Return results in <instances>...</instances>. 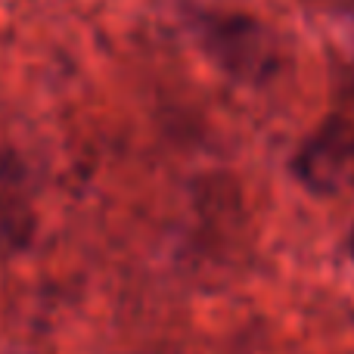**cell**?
<instances>
[{
  "mask_svg": "<svg viewBox=\"0 0 354 354\" xmlns=\"http://www.w3.org/2000/svg\"><path fill=\"white\" fill-rule=\"evenodd\" d=\"M199 44L218 68L239 81H264L277 72V44L258 19L243 12H205L199 16Z\"/></svg>",
  "mask_w": 354,
  "mask_h": 354,
  "instance_id": "6da1fadb",
  "label": "cell"
},
{
  "mask_svg": "<svg viewBox=\"0 0 354 354\" xmlns=\"http://www.w3.org/2000/svg\"><path fill=\"white\" fill-rule=\"evenodd\" d=\"M311 3L333 6V10H348V6H354V0H311Z\"/></svg>",
  "mask_w": 354,
  "mask_h": 354,
  "instance_id": "3957f363",
  "label": "cell"
},
{
  "mask_svg": "<svg viewBox=\"0 0 354 354\" xmlns=\"http://www.w3.org/2000/svg\"><path fill=\"white\" fill-rule=\"evenodd\" d=\"M348 252H351V258H354V227H351V236H348Z\"/></svg>",
  "mask_w": 354,
  "mask_h": 354,
  "instance_id": "277c9868",
  "label": "cell"
},
{
  "mask_svg": "<svg viewBox=\"0 0 354 354\" xmlns=\"http://www.w3.org/2000/svg\"><path fill=\"white\" fill-rule=\"evenodd\" d=\"M292 171L314 193H333L345 171H351L354 180V128L339 115H330L324 128L305 143L299 159L292 162Z\"/></svg>",
  "mask_w": 354,
  "mask_h": 354,
  "instance_id": "7a4b0ae2",
  "label": "cell"
}]
</instances>
